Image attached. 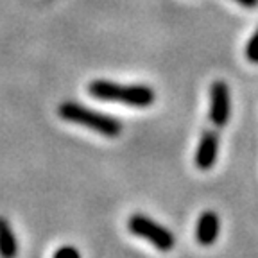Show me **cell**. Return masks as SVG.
<instances>
[{"instance_id":"cell-4","label":"cell","mask_w":258,"mask_h":258,"mask_svg":"<svg viewBox=\"0 0 258 258\" xmlns=\"http://www.w3.org/2000/svg\"><path fill=\"white\" fill-rule=\"evenodd\" d=\"M231 115L230 88L224 81H214L210 86V120L217 127L228 124Z\"/></svg>"},{"instance_id":"cell-10","label":"cell","mask_w":258,"mask_h":258,"mask_svg":"<svg viewBox=\"0 0 258 258\" xmlns=\"http://www.w3.org/2000/svg\"><path fill=\"white\" fill-rule=\"evenodd\" d=\"M238 6H242V8H256L258 6V0H235Z\"/></svg>"},{"instance_id":"cell-9","label":"cell","mask_w":258,"mask_h":258,"mask_svg":"<svg viewBox=\"0 0 258 258\" xmlns=\"http://www.w3.org/2000/svg\"><path fill=\"white\" fill-rule=\"evenodd\" d=\"M52 258H81V253L74 246H63L54 251Z\"/></svg>"},{"instance_id":"cell-8","label":"cell","mask_w":258,"mask_h":258,"mask_svg":"<svg viewBox=\"0 0 258 258\" xmlns=\"http://www.w3.org/2000/svg\"><path fill=\"white\" fill-rule=\"evenodd\" d=\"M246 57L251 63H258V29L246 45Z\"/></svg>"},{"instance_id":"cell-6","label":"cell","mask_w":258,"mask_h":258,"mask_svg":"<svg viewBox=\"0 0 258 258\" xmlns=\"http://www.w3.org/2000/svg\"><path fill=\"white\" fill-rule=\"evenodd\" d=\"M221 233V221L219 215L212 210H206L199 215L198 222H196V240L201 246L208 247L212 244H215V240L219 238Z\"/></svg>"},{"instance_id":"cell-1","label":"cell","mask_w":258,"mask_h":258,"mask_svg":"<svg viewBox=\"0 0 258 258\" xmlns=\"http://www.w3.org/2000/svg\"><path fill=\"white\" fill-rule=\"evenodd\" d=\"M88 93L101 101L120 102L131 108H149L156 99L154 90L147 85H118L106 79L92 81L88 85Z\"/></svg>"},{"instance_id":"cell-5","label":"cell","mask_w":258,"mask_h":258,"mask_svg":"<svg viewBox=\"0 0 258 258\" xmlns=\"http://www.w3.org/2000/svg\"><path fill=\"white\" fill-rule=\"evenodd\" d=\"M219 156V135L215 131H205L196 151V167L201 170H210L215 165Z\"/></svg>"},{"instance_id":"cell-7","label":"cell","mask_w":258,"mask_h":258,"mask_svg":"<svg viewBox=\"0 0 258 258\" xmlns=\"http://www.w3.org/2000/svg\"><path fill=\"white\" fill-rule=\"evenodd\" d=\"M18 256V238L8 219L0 217V258Z\"/></svg>"},{"instance_id":"cell-2","label":"cell","mask_w":258,"mask_h":258,"mask_svg":"<svg viewBox=\"0 0 258 258\" xmlns=\"http://www.w3.org/2000/svg\"><path fill=\"white\" fill-rule=\"evenodd\" d=\"M57 115H59L63 120L72 122V124L83 125V127H88L95 133L102 135V137L115 138L120 135L122 124L117 118L109 117L106 113L95 111L92 108H86L83 104H77L74 101H64L57 108Z\"/></svg>"},{"instance_id":"cell-3","label":"cell","mask_w":258,"mask_h":258,"mask_svg":"<svg viewBox=\"0 0 258 258\" xmlns=\"http://www.w3.org/2000/svg\"><path fill=\"white\" fill-rule=\"evenodd\" d=\"M127 230L135 237L145 238L147 242H151V246H154L161 253H169L176 246V237L172 235V231L144 214L131 215L127 221Z\"/></svg>"}]
</instances>
